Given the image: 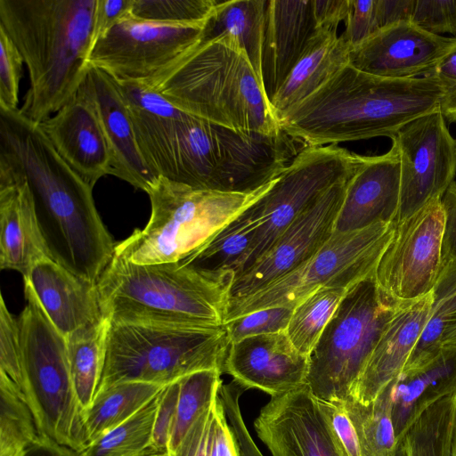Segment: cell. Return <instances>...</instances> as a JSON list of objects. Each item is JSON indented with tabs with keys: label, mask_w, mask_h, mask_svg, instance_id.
<instances>
[{
	"label": "cell",
	"mask_w": 456,
	"mask_h": 456,
	"mask_svg": "<svg viewBox=\"0 0 456 456\" xmlns=\"http://www.w3.org/2000/svg\"><path fill=\"white\" fill-rule=\"evenodd\" d=\"M346 291L344 288L323 287L294 307L285 332L299 353L309 357Z\"/></svg>",
	"instance_id": "36"
},
{
	"label": "cell",
	"mask_w": 456,
	"mask_h": 456,
	"mask_svg": "<svg viewBox=\"0 0 456 456\" xmlns=\"http://www.w3.org/2000/svg\"><path fill=\"white\" fill-rule=\"evenodd\" d=\"M215 0H132L130 13L138 19L176 24L206 21Z\"/></svg>",
	"instance_id": "40"
},
{
	"label": "cell",
	"mask_w": 456,
	"mask_h": 456,
	"mask_svg": "<svg viewBox=\"0 0 456 456\" xmlns=\"http://www.w3.org/2000/svg\"><path fill=\"white\" fill-rule=\"evenodd\" d=\"M96 285L102 316L110 322L221 328L231 281L178 261L140 265L113 255Z\"/></svg>",
	"instance_id": "6"
},
{
	"label": "cell",
	"mask_w": 456,
	"mask_h": 456,
	"mask_svg": "<svg viewBox=\"0 0 456 456\" xmlns=\"http://www.w3.org/2000/svg\"><path fill=\"white\" fill-rule=\"evenodd\" d=\"M230 343L221 328H183L109 322L99 387L130 381L167 386L224 366Z\"/></svg>",
	"instance_id": "9"
},
{
	"label": "cell",
	"mask_w": 456,
	"mask_h": 456,
	"mask_svg": "<svg viewBox=\"0 0 456 456\" xmlns=\"http://www.w3.org/2000/svg\"><path fill=\"white\" fill-rule=\"evenodd\" d=\"M246 390L236 381L222 384L219 399L235 437L240 456H264L253 440L241 414L240 398Z\"/></svg>",
	"instance_id": "44"
},
{
	"label": "cell",
	"mask_w": 456,
	"mask_h": 456,
	"mask_svg": "<svg viewBox=\"0 0 456 456\" xmlns=\"http://www.w3.org/2000/svg\"><path fill=\"white\" fill-rule=\"evenodd\" d=\"M432 294L428 321L403 371L426 365L443 348V336L456 317V260L444 265Z\"/></svg>",
	"instance_id": "33"
},
{
	"label": "cell",
	"mask_w": 456,
	"mask_h": 456,
	"mask_svg": "<svg viewBox=\"0 0 456 456\" xmlns=\"http://www.w3.org/2000/svg\"><path fill=\"white\" fill-rule=\"evenodd\" d=\"M443 91L433 74L393 79L349 63L312 94L280 113V127L304 147L386 136L440 110Z\"/></svg>",
	"instance_id": "3"
},
{
	"label": "cell",
	"mask_w": 456,
	"mask_h": 456,
	"mask_svg": "<svg viewBox=\"0 0 456 456\" xmlns=\"http://www.w3.org/2000/svg\"><path fill=\"white\" fill-rule=\"evenodd\" d=\"M132 0H97L94 20V45L118 21L130 12Z\"/></svg>",
	"instance_id": "52"
},
{
	"label": "cell",
	"mask_w": 456,
	"mask_h": 456,
	"mask_svg": "<svg viewBox=\"0 0 456 456\" xmlns=\"http://www.w3.org/2000/svg\"><path fill=\"white\" fill-rule=\"evenodd\" d=\"M343 404L357 431L362 456H408L404 440L395 436L387 388L367 405L352 399Z\"/></svg>",
	"instance_id": "34"
},
{
	"label": "cell",
	"mask_w": 456,
	"mask_h": 456,
	"mask_svg": "<svg viewBox=\"0 0 456 456\" xmlns=\"http://www.w3.org/2000/svg\"><path fill=\"white\" fill-rule=\"evenodd\" d=\"M399 152L401 189L396 223L437 198L456 175V139L440 110L414 119L391 138Z\"/></svg>",
	"instance_id": "15"
},
{
	"label": "cell",
	"mask_w": 456,
	"mask_h": 456,
	"mask_svg": "<svg viewBox=\"0 0 456 456\" xmlns=\"http://www.w3.org/2000/svg\"><path fill=\"white\" fill-rule=\"evenodd\" d=\"M162 390V389H161ZM160 392L126 421L88 444L77 456H143L151 447Z\"/></svg>",
	"instance_id": "37"
},
{
	"label": "cell",
	"mask_w": 456,
	"mask_h": 456,
	"mask_svg": "<svg viewBox=\"0 0 456 456\" xmlns=\"http://www.w3.org/2000/svg\"><path fill=\"white\" fill-rule=\"evenodd\" d=\"M208 456H240L219 396L210 432Z\"/></svg>",
	"instance_id": "51"
},
{
	"label": "cell",
	"mask_w": 456,
	"mask_h": 456,
	"mask_svg": "<svg viewBox=\"0 0 456 456\" xmlns=\"http://www.w3.org/2000/svg\"><path fill=\"white\" fill-rule=\"evenodd\" d=\"M266 0H231L217 4L208 19L202 40L227 35L237 40L258 76Z\"/></svg>",
	"instance_id": "30"
},
{
	"label": "cell",
	"mask_w": 456,
	"mask_h": 456,
	"mask_svg": "<svg viewBox=\"0 0 456 456\" xmlns=\"http://www.w3.org/2000/svg\"><path fill=\"white\" fill-rule=\"evenodd\" d=\"M97 0H0V26L20 51L29 88L20 109L41 124L77 93L90 65Z\"/></svg>",
	"instance_id": "4"
},
{
	"label": "cell",
	"mask_w": 456,
	"mask_h": 456,
	"mask_svg": "<svg viewBox=\"0 0 456 456\" xmlns=\"http://www.w3.org/2000/svg\"><path fill=\"white\" fill-rule=\"evenodd\" d=\"M452 456H456V428L454 432L452 448Z\"/></svg>",
	"instance_id": "57"
},
{
	"label": "cell",
	"mask_w": 456,
	"mask_h": 456,
	"mask_svg": "<svg viewBox=\"0 0 456 456\" xmlns=\"http://www.w3.org/2000/svg\"><path fill=\"white\" fill-rule=\"evenodd\" d=\"M112 155V175L146 193L157 178L138 147L134 125L118 82L90 65L86 77Z\"/></svg>",
	"instance_id": "25"
},
{
	"label": "cell",
	"mask_w": 456,
	"mask_h": 456,
	"mask_svg": "<svg viewBox=\"0 0 456 456\" xmlns=\"http://www.w3.org/2000/svg\"><path fill=\"white\" fill-rule=\"evenodd\" d=\"M0 374L8 378L21 395L22 355L18 318L0 300Z\"/></svg>",
	"instance_id": "42"
},
{
	"label": "cell",
	"mask_w": 456,
	"mask_h": 456,
	"mask_svg": "<svg viewBox=\"0 0 456 456\" xmlns=\"http://www.w3.org/2000/svg\"><path fill=\"white\" fill-rule=\"evenodd\" d=\"M293 309L273 306L232 319L224 324L227 339L231 344L252 336L285 331Z\"/></svg>",
	"instance_id": "41"
},
{
	"label": "cell",
	"mask_w": 456,
	"mask_h": 456,
	"mask_svg": "<svg viewBox=\"0 0 456 456\" xmlns=\"http://www.w3.org/2000/svg\"><path fill=\"white\" fill-rule=\"evenodd\" d=\"M401 189L399 152L393 143L382 155L366 157L348 180L333 232L362 230L396 220Z\"/></svg>",
	"instance_id": "21"
},
{
	"label": "cell",
	"mask_w": 456,
	"mask_h": 456,
	"mask_svg": "<svg viewBox=\"0 0 456 456\" xmlns=\"http://www.w3.org/2000/svg\"><path fill=\"white\" fill-rule=\"evenodd\" d=\"M23 280L48 319L66 338L104 319L96 282L72 273L48 256L37 260Z\"/></svg>",
	"instance_id": "23"
},
{
	"label": "cell",
	"mask_w": 456,
	"mask_h": 456,
	"mask_svg": "<svg viewBox=\"0 0 456 456\" xmlns=\"http://www.w3.org/2000/svg\"><path fill=\"white\" fill-rule=\"evenodd\" d=\"M165 386L139 382H121L100 389L84 411L88 444L126 421L153 399ZM88 446V445H87Z\"/></svg>",
	"instance_id": "31"
},
{
	"label": "cell",
	"mask_w": 456,
	"mask_h": 456,
	"mask_svg": "<svg viewBox=\"0 0 456 456\" xmlns=\"http://www.w3.org/2000/svg\"><path fill=\"white\" fill-rule=\"evenodd\" d=\"M398 441L430 405L456 392V346H444L426 365L403 371L387 387Z\"/></svg>",
	"instance_id": "27"
},
{
	"label": "cell",
	"mask_w": 456,
	"mask_h": 456,
	"mask_svg": "<svg viewBox=\"0 0 456 456\" xmlns=\"http://www.w3.org/2000/svg\"><path fill=\"white\" fill-rule=\"evenodd\" d=\"M332 436L343 456H362L355 427L343 403L319 400Z\"/></svg>",
	"instance_id": "46"
},
{
	"label": "cell",
	"mask_w": 456,
	"mask_h": 456,
	"mask_svg": "<svg viewBox=\"0 0 456 456\" xmlns=\"http://www.w3.org/2000/svg\"><path fill=\"white\" fill-rule=\"evenodd\" d=\"M253 204L210 240L178 262L202 274L232 281L240 270L258 228Z\"/></svg>",
	"instance_id": "29"
},
{
	"label": "cell",
	"mask_w": 456,
	"mask_h": 456,
	"mask_svg": "<svg viewBox=\"0 0 456 456\" xmlns=\"http://www.w3.org/2000/svg\"><path fill=\"white\" fill-rule=\"evenodd\" d=\"M108 327L104 318L67 338L72 380L83 411L91 405L101 382Z\"/></svg>",
	"instance_id": "32"
},
{
	"label": "cell",
	"mask_w": 456,
	"mask_h": 456,
	"mask_svg": "<svg viewBox=\"0 0 456 456\" xmlns=\"http://www.w3.org/2000/svg\"><path fill=\"white\" fill-rule=\"evenodd\" d=\"M0 46V110H16L24 60L1 26Z\"/></svg>",
	"instance_id": "43"
},
{
	"label": "cell",
	"mask_w": 456,
	"mask_h": 456,
	"mask_svg": "<svg viewBox=\"0 0 456 456\" xmlns=\"http://www.w3.org/2000/svg\"><path fill=\"white\" fill-rule=\"evenodd\" d=\"M455 44L456 37L434 35L411 22H400L352 47L349 64L387 78L419 77L431 74Z\"/></svg>",
	"instance_id": "18"
},
{
	"label": "cell",
	"mask_w": 456,
	"mask_h": 456,
	"mask_svg": "<svg viewBox=\"0 0 456 456\" xmlns=\"http://www.w3.org/2000/svg\"><path fill=\"white\" fill-rule=\"evenodd\" d=\"M218 396L193 423L176 449L168 456H208L211 428Z\"/></svg>",
	"instance_id": "49"
},
{
	"label": "cell",
	"mask_w": 456,
	"mask_h": 456,
	"mask_svg": "<svg viewBox=\"0 0 456 456\" xmlns=\"http://www.w3.org/2000/svg\"><path fill=\"white\" fill-rule=\"evenodd\" d=\"M273 181L250 192H222L159 177L147 192L151 205L147 224L117 242L114 255L140 265L180 261L256 201Z\"/></svg>",
	"instance_id": "8"
},
{
	"label": "cell",
	"mask_w": 456,
	"mask_h": 456,
	"mask_svg": "<svg viewBox=\"0 0 456 456\" xmlns=\"http://www.w3.org/2000/svg\"><path fill=\"white\" fill-rule=\"evenodd\" d=\"M47 256L26 181L0 161V267L26 277Z\"/></svg>",
	"instance_id": "26"
},
{
	"label": "cell",
	"mask_w": 456,
	"mask_h": 456,
	"mask_svg": "<svg viewBox=\"0 0 456 456\" xmlns=\"http://www.w3.org/2000/svg\"><path fill=\"white\" fill-rule=\"evenodd\" d=\"M444 225L442 239L443 264L456 260V181H453L442 197Z\"/></svg>",
	"instance_id": "53"
},
{
	"label": "cell",
	"mask_w": 456,
	"mask_h": 456,
	"mask_svg": "<svg viewBox=\"0 0 456 456\" xmlns=\"http://www.w3.org/2000/svg\"><path fill=\"white\" fill-rule=\"evenodd\" d=\"M24 295L26 305L18 317L21 397L45 447L79 453L89 443L84 411L72 380L67 338L48 319L26 283Z\"/></svg>",
	"instance_id": "7"
},
{
	"label": "cell",
	"mask_w": 456,
	"mask_h": 456,
	"mask_svg": "<svg viewBox=\"0 0 456 456\" xmlns=\"http://www.w3.org/2000/svg\"><path fill=\"white\" fill-rule=\"evenodd\" d=\"M0 161L27 183L47 256L97 282L116 243L95 208L93 188L59 155L41 126L20 110H0Z\"/></svg>",
	"instance_id": "1"
},
{
	"label": "cell",
	"mask_w": 456,
	"mask_h": 456,
	"mask_svg": "<svg viewBox=\"0 0 456 456\" xmlns=\"http://www.w3.org/2000/svg\"><path fill=\"white\" fill-rule=\"evenodd\" d=\"M395 228V221L349 232H333L317 252L292 272L252 295L229 301L224 323L264 308H294L323 287L348 289L375 273Z\"/></svg>",
	"instance_id": "11"
},
{
	"label": "cell",
	"mask_w": 456,
	"mask_h": 456,
	"mask_svg": "<svg viewBox=\"0 0 456 456\" xmlns=\"http://www.w3.org/2000/svg\"><path fill=\"white\" fill-rule=\"evenodd\" d=\"M254 428L272 456H343L306 385L271 396Z\"/></svg>",
	"instance_id": "17"
},
{
	"label": "cell",
	"mask_w": 456,
	"mask_h": 456,
	"mask_svg": "<svg viewBox=\"0 0 456 456\" xmlns=\"http://www.w3.org/2000/svg\"><path fill=\"white\" fill-rule=\"evenodd\" d=\"M351 48L337 29H319L270 100L276 116L312 94L348 64Z\"/></svg>",
	"instance_id": "28"
},
{
	"label": "cell",
	"mask_w": 456,
	"mask_h": 456,
	"mask_svg": "<svg viewBox=\"0 0 456 456\" xmlns=\"http://www.w3.org/2000/svg\"><path fill=\"white\" fill-rule=\"evenodd\" d=\"M0 456H24L43 445L33 416L13 383L0 374Z\"/></svg>",
	"instance_id": "38"
},
{
	"label": "cell",
	"mask_w": 456,
	"mask_h": 456,
	"mask_svg": "<svg viewBox=\"0 0 456 456\" xmlns=\"http://www.w3.org/2000/svg\"><path fill=\"white\" fill-rule=\"evenodd\" d=\"M320 28L337 29L345 21L349 9V0H314Z\"/></svg>",
	"instance_id": "55"
},
{
	"label": "cell",
	"mask_w": 456,
	"mask_h": 456,
	"mask_svg": "<svg viewBox=\"0 0 456 456\" xmlns=\"http://www.w3.org/2000/svg\"><path fill=\"white\" fill-rule=\"evenodd\" d=\"M59 155L92 188L112 175V155L86 79L56 113L39 124Z\"/></svg>",
	"instance_id": "19"
},
{
	"label": "cell",
	"mask_w": 456,
	"mask_h": 456,
	"mask_svg": "<svg viewBox=\"0 0 456 456\" xmlns=\"http://www.w3.org/2000/svg\"><path fill=\"white\" fill-rule=\"evenodd\" d=\"M414 3L415 0H376L379 28L400 22H411Z\"/></svg>",
	"instance_id": "54"
},
{
	"label": "cell",
	"mask_w": 456,
	"mask_h": 456,
	"mask_svg": "<svg viewBox=\"0 0 456 456\" xmlns=\"http://www.w3.org/2000/svg\"><path fill=\"white\" fill-rule=\"evenodd\" d=\"M319 29L314 0L266 1L261 74L269 101Z\"/></svg>",
	"instance_id": "22"
},
{
	"label": "cell",
	"mask_w": 456,
	"mask_h": 456,
	"mask_svg": "<svg viewBox=\"0 0 456 456\" xmlns=\"http://www.w3.org/2000/svg\"><path fill=\"white\" fill-rule=\"evenodd\" d=\"M432 304L430 291L419 299L399 305L380 336L350 399L367 405L402 373L427 325Z\"/></svg>",
	"instance_id": "24"
},
{
	"label": "cell",
	"mask_w": 456,
	"mask_h": 456,
	"mask_svg": "<svg viewBox=\"0 0 456 456\" xmlns=\"http://www.w3.org/2000/svg\"><path fill=\"white\" fill-rule=\"evenodd\" d=\"M136 138L158 178L222 192L257 190L305 148L282 129L275 134L236 132L180 109L143 119Z\"/></svg>",
	"instance_id": "2"
},
{
	"label": "cell",
	"mask_w": 456,
	"mask_h": 456,
	"mask_svg": "<svg viewBox=\"0 0 456 456\" xmlns=\"http://www.w3.org/2000/svg\"><path fill=\"white\" fill-rule=\"evenodd\" d=\"M207 20L166 23L129 12L94 44L89 65L118 81L148 85L202 40Z\"/></svg>",
	"instance_id": "13"
},
{
	"label": "cell",
	"mask_w": 456,
	"mask_h": 456,
	"mask_svg": "<svg viewBox=\"0 0 456 456\" xmlns=\"http://www.w3.org/2000/svg\"><path fill=\"white\" fill-rule=\"evenodd\" d=\"M444 212L437 198L396 223L393 238L376 267L382 294L396 304L419 299L432 291L444 266Z\"/></svg>",
	"instance_id": "14"
},
{
	"label": "cell",
	"mask_w": 456,
	"mask_h": 456,
	"mask_svg": "<svg viewBox=\"0 0 456 456\" xmlns=\"http://www.w3.org/2000/svg\"><path fill=\"white\" fill-rule=\"evenodd\" d=\"M400 305L382 294L374 274L347 289L308 357L306 386L314 397L332 403L352 397Z\"/></svg>",
	"instance_id": "10"
},
{
	"label": "cell",
	"mask_w": 456,
	"mask_h": 456,
	"mask_svg": "<svg viewBox=\"0 0 456 456\" xmlns=\"http://www.w3.org/2000/svg\"><path fill=\"white\" fill-rule=\"evenodd\" d=\"M411 22L441 36H456V0H415Z\"/></svg>",
	"instance_id": "45"
},
{
	"label": "cell",
	"mask_w": 456,
	"mask_h": 456,
	"mask_svg": "<svg viewBox=\"0 0 456 456\" xmlns=\"http://www.w3.org/2000/svg\"><path fill=\"white\" fill-rule=\"evenodd\" d=\"M349 179L334 184L317 198L258 260L232 279L229 301L263 289L297 268L323 246L334 232Z\"/></svg>",
	"instance_id": "16"
},
{
	"label": "cell",
	"mask_w": 456,
	"mask_h": 456,
	"mask_svg": "<svg viewBox=\"0 0 456 456\" xmlns=\"http://www.w3.org/2000/svg\"><path fill=\"white\" fill-rule=\"evenodd\" d=\"M309 358L299 353L285 331L261 334L231 343L224 372L246 389L270 396L306 385Z\"/></svg>",
	"instance_id": "20"
},
{
	"label": "cell",
	"mask_w": 456,
	"mask_h": 456,
	"mask_svg": "<svg viewBox=\"0 0 456 456\" xmlns=\"http://www.w3.org/2000/svg\"><path fill=\"white\" fill-rule=\"evenodd\" d=\"M145 86L176 108L236 132L281 130L262 78L237 40L227 35L201 40Z\"/></svg>",
	"instance_id": "5"
},
{
	"label": "cell",
	"mask_w": 456,
	"mask_h": 456,
	"mask_svg": "<svg viewBox=\"0 0 456 456\" xmlns=\"http://www.w3.org/2000/svg\"><path fill=\"white\" fill-rule=\"evenodd\" d=\"M221 371L205 370L179 379V394L168 443L167 454L178 446L185 434L216 399L222 386Z\"/></svg>",
	"instance_id": "39"
},
{
	"label": "cell",
	"mask_w": 456,
	"mask_h": 456,
	"mask_svg": "<svg viewBox=\"0 0 456 456\" xmlns=\"http://www.w3.org/2000/svg\"><path fill=\"white\" fill-rule=\"evenodd\" d=\"M456 428V392L436 402L403 436L408 456H452Z\"/></svg>",
	"instance_id": "35"
},
{
	"label": "cell",
	"mask_w": 456,
	"mask_h": 456,
	"mask_svg": "<svg viewBox=\"0 0 456 456\" xmlns=\"http://www.w3.org/2000/svg\"><path fill=\"white\" fill-rule=\"evenodd\" d=\"M438 80L443 95L440 111L450 123L456 122V44L438 62L431 73Z\"/></svg>",
	"instance_id": "50"
},
{
	"label": "cell",
	"mask_w": 456,
	"mask_h": 456,
	"mask_svg": "<svg viewBox=\"0 0 456 456\" xmlns=\"http://www.w3.org/2000/svg\"><path fill=\"white\" fill-rule=\"evenodd\" d=\"M178 394L179 379L165 386L160 391L151 447L152 454L167 453Z\"/></svg>",
	"instance_id": "48"
},
{
	"label": "cell",
	"mask_w": 456,
	"mask_h": 456,
	"mask_svg": "<svg viewBox=\"0 0 456 456\" xmlns=\"http://www.w3.org/2000/svg\"><path fill=\"white\" fill-rule=\"evenodd\" d=\"M143 456H168L167 453H155V454H147Z\"/></svg>",
	"instance_id": "58"
},
{
	"label": "cell",
	"mask_w": 456,
	"mask_h": 456,
	"mask_svg": "<svg viewBox=\"0 0 456 456\" xmlns=\"http://www.w3.org/2000/svg\"><path fill=\"white\" fill-rule=\"evenodd\" d=\"M346 28L340 35L354 47L379 28L376 17V0H349V9L345 20Z\"/></svg>",
	"instance_id": "47"
},
{
	"label": "cell",
	"mask_w": 456,
	"mask_h": 456,
	"mask_svg": "<svg viewBox=\"0 0 456 456\" xmlns=\"http://www.w3.org/2000/svg\"><path fill=\"white\" fill-rule=\"evenodd\" d=\"M442 346H456V317L451 323L442 338Z\"/></svg>",
	"instance_id": "56"
},
{
	"label": "cell",
	"mask_w": 456,
	"mask_h": 456,
	"mask_svg": "<svg viewBox=\"0 0 456 456\" xmlns=\"http://www.w3.org/2000/svg\"><path fill=\"white\" fill-rule=\"evenodd\" d=\"M363 159L364 156L338 144L302 149L273 179L268 191L254 202L258 228L235 276L258 260L317 198L334 184L351 177Z\"/></svg>",
	"instance_id": "12"
}]
</instances>
